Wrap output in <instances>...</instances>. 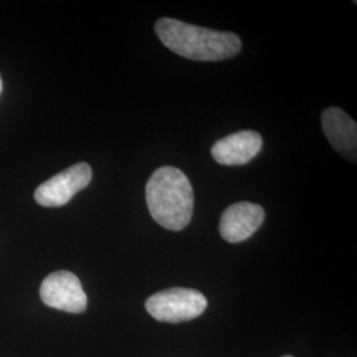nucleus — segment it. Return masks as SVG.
Instances as JSON below:
<instances>
[{
	"mask_svg": "<svg viewBox=\"0 0 357 357\" xmlns=\"http://www.w3.org/2000/svg\"><path fill=\"white\" fill-rule=\"evenodd\" d=\"M155 32L169 51L193 61L227 60L243 48L241 40L234 33L191 26L171 17L159 19Z\"/></svg>",
	"mask_w": 357,
	"mask_h": 357,
	"instance_id": "f257e3e1",
	"label": "nucleus"
},
{
	"mask_svg": "<svg viewBox=\"0 0 357 357\" xmlns=\"http://www.w3.org/2000/svg\"><path fill=\"white\" fill-rule=\"evenodd\" d=\"M146 200L153 220L168 230L184 229L193 215V188L176 167L158 168L146 185Z\"/></svg>",
	"mask_w": 357,
	"mask_h": 357,
	"instance_id": "f03ea898",
	"label": "nucleus"
},
{
	"mask_svg": "<svg viewBox=\"0 0 357 357\" xmlns=\"http://www.w3.org/2000/svg\"><path fill=\"white\" fill-rule=\"evenodd\" d=\"M208 306L203 294L193 289L174 287L151 295L146 310L153 319L165 323H181L200 317Z\"/></svg>",
	"mask_w": 357,
	"mask_h": 357,
	"instance_id": "7ed1b4c3",
	"label": "nucleus"
},
{
	"mask_svg": "<svg viewBox=\"0 0 357 357\" xmlns=\"http://www.w3.org/2000/svg\"><path fill=\"white\" fill-rule=\"evenodd\" d=\"M40 296L47 306L70 314H81L88 307V296L78 277L66 270L50 274L40 286Z\"/></svg>",
	"mask_w": 357,
	"mask_h": 357,
	"instance_id": "20e7f679",
	"label": "nucleus"
},
{
	"mask_svg": "<svg viewBox=\"0 0 357 357\" xmlns=\"http://www.w3.org/2000/svg\"><path fill=\"white\" fill-rule=\"evenodd\" d=\"M93 172L88 163H77L40 184L35 191L36 203L54 208L68 204L77 192L85 190L91 181Z\"/></svg>",
	"mask_w": 357,
	"mask_h": 357,
	"instance_id": "39448f33",
	"label": "nucleus"
},
{
	"mask_svg": "<svg viewBox=\"0 0 357 357\" xmlns=\"http://www.w3.org/2000/svg\"><path fill=\"white\" fill-rule=\"evenodd\" d=\"M265 220L261 205L241 202L227 208L220 220L221 237L230 243H243L250 238Z\"/></svg>",
	"mask_w": 357,
	"mask_h": 357,
	"instance_id": "423d86ee",
	"label": "nucleus"
},
{
	"mask_svg": "<svg viewBox=\"0 0 357 357\" xmlns=\"http://www.w3.org/2000/svg\"><path fill=\"white\" fill-rule=\"evenodd\" d=\"M262 149V137L257 131H238L217 141L212 158L222 166H243L253 160Z\"/></svg>",
	"mask_w": 357,
	"mask_h": 357,
	"instance_id": "0eeeda50",
	"label": "nucleus"
},
{
	"mask_svg": "<svg viewBox=\"0 0 357 357\" xmlns=\"http://www.w3.org/2000/svg\"><path fill=\"white\" fill-rule=\"evenodd\" d=\"M321 126L332 147L349 162H356V122L339 107H328L321 114Z\"/></svg>",
	"mask_w": 357,
	"mask_h": 357,
	"instance_id": "6e6552de",
	"label": "nucleus"
},
{
	"mask_svg": "<svg viewBox=\"0 0 357 357\" xmlns=\"http://www.w3.org/2000/svg\"><path fill=\"white\" fill-rule=\"evenodd\" d=\"M1 88H3V82H1V77H0V93H1Z\"/></svg>",
	"mask_w": 357,
	"mask_h": 357,
	"instance_id": "1a4fd4ad",
	"label": "nucleus"
},
{
	"mask_svg": "<svg viewBox=\"0 0 357 357\" xmlns=\"http://www.w3.org/2000/svg\"><path fill=\"white\" fill-rule=\"evenodd\" d=\"M283 357H293V356H290V355H287V356H283Z\"/></svg>",
	"mask_w": 357,
	"mask_h": 357,
	"instance_id": "9d476101",
	"label": "nucleus"
}]
</instances>
